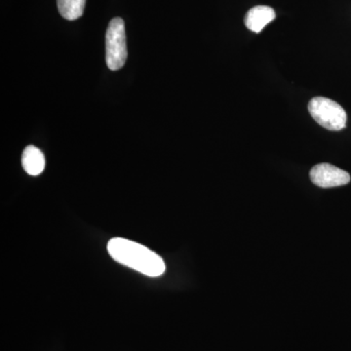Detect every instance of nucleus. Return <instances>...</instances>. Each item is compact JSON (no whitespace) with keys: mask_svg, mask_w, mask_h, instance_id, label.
Segmentation results:
<instances>
[{"mask_svg":"<svg viewBox=\"0 0 351 351\" xmlns=\"http://www.w3.org/2000/svg\"><path fill=\"white\" fill-rule=\"evenodd\" d=\"M108 251L115 262L151 277L162 276L165 263L160 256L144 245L115 237L108 243Z\"/></svg>","mask_w":351,"mask_h":351,"instance_id":"1","label":"nucleus"},{"mask_svg":"<svg viewBox=\"0 0 351 351\" xmlns=\"http://www.w3.org/2000/svg\"><path fill=\"white\" fill-rule=\"evenodd\" d=\"M127 60L125 24L121 18H114L108 24L106 34V61L110 71L123 68Z\"/></svg>","mask_w":351,"mask_h":351,"instance_id":"2","label":"nucleus"},{"mask_svg":"<svg viewBox=\"0 0 351 351\" xmlns=\"http://www.w3.org/2000/svg\"><path fill=\"white\" fill-rule=\"evenodd\" d=\"M308 112L319 125L330 131H339L346 125V113L336 101L316 97L309 101Z\"/></svg>","mask_w":351,"mask_h":351,"instance_id":"3","label":"nucleus"},{"mask_svg":"<svg viewBox=\"0 0 351 351\" xmlns=\"http://www.w3.org/2000/svg\"><path fill=\"white\" fill-rule=\"evenodd\" d=\"M309 176L314 184L323 189L337 188L350 182V176L348 172L329 163L314 166Z\"/></svg>","mask_w":351,"mask_h":351,"instance_id":"4","label":"nucleus"},{"mask_svg":"<svg viewBox=\"0 0 351 351\" xmlns=\"http://www.w3.org/2000/svg\"><path fill=\"white\" fill-rule=\"evenodd\" d=\"M276 12L271 7L263 5L253 7L246 14L245 25L250 31L258 34L265 29V25L276 19Z\"/></svg>","mask_w":351,"mask_h":351,"instance_id":"5","label":"nucleus"},{"mask_svg":"<svg viewBox=\"0 0 351 351\" xmlns=\"http://www.w3.org/2000/svg\"><path fill=\"white\" fill-rule=\"evenodd\" d=\"M22 165L27 174L40 175L45 168V158H44L43 152L34 145L25 147L22 156Z\"/></svg>","mask_w":351,"mask_h":351,"instance_id":"6","label":"nucleus"},{"mask_svg":"<svg viewBox=\"0 0 351 351\" xmlns=\"http://www.w3.org/2000/svg\"><path fill=\"white\" fill-rule=\"evenodd\" d=\"M86 0H57V6L62 17L75 21L82 17Z\"/></svg>","mask_w":351,"mask_h":351,"instance_id":"7","label":"nucleus"}]
</instances>
